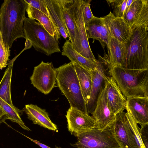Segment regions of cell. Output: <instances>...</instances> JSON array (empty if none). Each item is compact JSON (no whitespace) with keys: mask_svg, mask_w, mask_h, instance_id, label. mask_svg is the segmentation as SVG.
<instances>
[{"mask_svg":"<svg viewBox=\"0 0 148 148\" xmlns=\"http://www.w3.org/2000/svg\"><path fill=\"white\" fill-rule=\"evenodd\" d=\"M27 6L25 0H5L1 5L0 29L8 51L15 40L24 37L23 24Z\"/></svg>","mask_w":148,"mask_h":148,"instance_id":"cell-1","label":"cell"},{"mask_svg":"<svg viewBox=\"0 0 148 148\" xmlns=\"http://www.w3.org/2000/svg\"><path fill=\"white\" fill-rule=\"evenodd\" d=\"M108 73L114 79L126 99L148 97V69L134 70L120 66H113L108 62Z\"/></svg>","mask_w":148,"mask_h":148,"instance_id":"cell-2","label":"cell"},{"mask_svg":"<svg viewBox=\"0 0 148 148\" xmlns=\"http://www.w3.org/2000/svg\"><path fill=\"white\" fill-rule=\"evenodd\" d=\"M125 43L121 66L128 69H148V27L136 26Z\"/></svg>","mask_w":148,"mask_h":148,"instance_id":"cell-3","label":"cell"},{"mask_svg":"<svg viewBox=\"0 0 148 148\" xmlns=\"http://www.w3.org/2000/svg\"><path fill=\"white\" fill-rule=\"evenodd\" d=\"M55 70L57 86L67 99L71 107L88 114L86 103L72 62L65 63L55 69Z\"/></svg>","mask_w":148,"mask_h":148,"instance_id":"cell-4","label":"cell"},{"mask_svg":"<svg viewBox=\"0 0 148 148\" xmlns=\"http://www.w3.org/2000/svg\"><path fill=\"white\" fill-rule=\"evenodd\" d=\"M24 38L37 51L49 56L61 51L59 42L35 20L25 17L23 27Z\"/></svg>","mask_w":148,"mask_h":148,"instance_id":"cell-5","label":"cell"},{"mask_svg":"<svg viewBox=\"0 0 148 148\" xmlns=\"http://www.w3.org/2000/svg\"><path fill=\"white\" fill-rule=\"evenodd\" d=\"M112 123L103 130L96 127L81 133L77 141L70 145L76 148H121L113 134Z\"/></svg>","mask_w":148,"mask_h":148,"instance_id":"cell-6","label":"cell"},{"mask_svg":"<svg viewBox=\"0 0 148 148\" xmlns=\"http://www.w3.org/2000/svg\"><path fill=\"white\" fill-rule=\"evenodd\" d=\"M82 0H73V15L75 25L73 48L84 57L96 60L91 49L86 34L82 14Z\"/></svg>","mask_w":148,"mask_h":148,"instance_id":"cell-7","label":"cell"},{"mask_svg":"<svg viewBox=\"0 0 148 148\" xmlns=\"http://www.w3.org/2000/svg\"><path fill=\"white\" fill-rule=\"evenodd\" d=\"M112 125L115 138L121 148H141L131 129L126 112L123 111L117 114Z\"/></svg>","mask_w":148,"mask_h":148,"instance_id":"cell-8","label":"cell"},{"mask_svg":"<svg viewBox=\"0 0 148 148\" xmlns=\"http://www.w3.org/2000/svg\"><path fill=\"white\" fill-rule=\"evenodd\" d=\"M30 80L34 86L41 92L45 94L50 93L56 82L55 69L52 63L42 60L34 67Z\"/></svg>","mask_w":148,"mask_h":148,"instance_id":"cell-9","label":"cell"},{"mask_svg":"<svg viewBox=\"0 0 148 148\" xmlns=\"http://www.w3.org/2000/svg\"><path fill=\"white\" fill-rule=\"evenodd\" d=\"M68 131L72 135L77 137L81 133L97 127L94 119L75 108L70 107L65 116Z\"/></svg>","mask_w":148,"mask_h":148,"instance_id":"cell-10","label":"cell"},{"mask_svg":"<svg viewBox=\"0 0 148 148\" xmlns=\"http://www.w3.org/2000/svg\"><path fill=\"white\" fill-rule=\"evenodd\" d=\"M98 60L97 69L90 71L92 79V87L90 97L86 104L88 114L94 111L95 107L98 96L105 84L106 69L105 66L108 62L107 57Z\"/></svg>","mask_w":148,"mask_h":148,"instance_id":"cell-11","label":"cell"},{"mask_svg":"<svg viewBox=\"0 0 148 148\" xmlns=\"http://www.w3.org/2000/svg\"><path fill=\"white\" fill-rule=\"evenodd\" d=\"M91 114L96 122L97 127L101 130L110 125L115 118L116 115L108 103L105 84L98 96L95 107Z\"/></svg>","mask_w":148,"mask_h":148,"instance_id":"cell-12","label":"cell"},{"mask_svg":"<svg viewBox=\"0 0 148 148\" xmlns=\"http://www.w3.org/2000/svg\"><path fill=\"white\" fill-rule=\"evenodd\" d=\"M123 18L131 29L138 26L148 27V0H134Z\"/></svg>","mask_w":148,"mask_h":148,"instance_id":"cell-13","label":"cell"},{"mask_svg":"<svg viewBox=\"0 0 148 148\" xmlns=\"http://www.w3.org/2000/svg\"><path fill=\"white\" fill-rule=\"evenodd\" d=\"M101 18L111 36L123 43L127 41L131 34V29L123 17H115L110 12L108 15Z\"/></svg>","mask_w":148,"mask_h":148,"instance_id":"cell-14","label":"cell"},{"mask_svg":"<svg viewBox=\"0 0 148 148\" xmlns=\"http://www.w3.org/2000/svg\"><path fill=\"white\" fill-rule=\"evenodd\" d=\"M105 79L108 103L116 115L126 109L127 99L113 77L106 75Z\"/></svg>","mask_w":148,"mask_h":148,"instance_id":"cell-15","label":"cell"},{"mask_svg":"<svg viewBox=\"0 0 148 148\" xmlns=\"http://www.w3.org/2000/svg\"><path fill=\"white\" fill-rule=\"evenodd\" d=\"M126 107L138 124H148V97L127 99Z\"/></svg>","mask_w":148,"mask_h":148,"instance_id":"cell-16","label":"cell"},{"mask_svg":"<svg viewBox=\"0 0 148 148\" xmlns=\"http://www.w3.org/2000/svg\"><path fill=\"white\" fill-rule=\"evenodd\" d=\"M23 110L27 118L33 123L54 131L57 130L56 125L51 121L45 109L39 108L36 105L30 104L25 105Z\"/></svg>","mask_w":148,"mask_h":148,"instance_id":"cell-17","label":"cell"},{"mask_svg":"<svg viewBox=\"0 0 148 148\" xmlns=\"http://www.w3.org/2000/svg\"><path fill=\"white\" fill-rule=\"evenodd\" d=\"M85 28L88 39L92 38L99 41L103 47L108 45L109 34L101 18L94 16L85 24Z\"/></svg>","mask_w":148,"mask_h":148,"instance_id":"cell-18","label":"cell"},{"mask_svg":"<svg viewBox=\"0 0 148 148\" xmlns=\"http://www.w3.org/2000/svg\"><path fill=\"white\" fill-rule=\"evenodd\" d=\"M62 55L67 57L72 62H74L90 71L95 70L98 60L86 58L77 52L73 47L71 42L66 40L62 47Z\"/></svg>","mask_w":148,"mask_h":148,"instance_id":"cell-19","label":"cell"},{"mask_svg":"<svg viewBox=\"0 0 148 148\" xmlns=\"http://www.w3.org/2000/svg\"><path fill=\"white\" fill-rule=\"evenodd\" d=\"M50 18L57 27L60 36L66 39L69 35L58 0H44Z\"/></svg>","mask_w":148,"mask_h":148,"instance_id":"cell-20","label":"cell"},{"mask_svg":"<svg viewBox=\"0 0 148 148\" xmlns=\"http://www.w3.org/2000/svg\"><path fill=\"white\" fill-rule=\"evenodd\" d=\"M26 12L29 18L38 21L51 36L58 41L60 39L61 36L57 27L49 16L28 4Z\"/></svg>","mask_w":148,"mask_h":148,"instance_id":"cell-21","label":"cell"},{"mask_svg":"<svg viewBox=\"0 0 148 148\" xmlns=\"http://www.w3.org/2000/svg\"><path fill=\"white\" fill-rule=\"evenodd\" d=\"M64 21L68 32L69 40L72 44L75 38V25L73 15V0H58Z\"/></svg>","mask_w":148,"mask_h":148,"instance_id":"cell-22","label":"cell"},{"mask_svg":"<svg viewBox=\"0 0 148 148\" xmlns=\"http://www.w3.org/2000/svg\"><path fill=\"white\" fill-rule=\"evenodd\" d=\"M110 64L113 66H122L125 49V43L121 42L109 35L107 46Z\"/></svg>","mask_w":148,"mask_h":148,"instance_id":"cell-23","label":"cell"},{"mask_svg":"<svg viewBox=\"0 0 148 148\" xmlns=\"http://www.w3.org/2000/svg\"><path fill=\"white\" fill-rule=\"evenodd\" d=\"M76 71L84 99L87 103L92 87V79L90 72L78 64L72 62Z\"/></svg>","mask_w":148,"mask_h":148,"instance_id":"cell-24","label":"cell"},{"mask_svg":"<svg viewBox=\"0 0 148 148\" xmlns=\"http://www.w3.org/2000/svg\"><path fill=\"white\" fill-rule=\"evenodd\" d=\"M13 62L8 64L0 82V97L9 104L13 105L11 95L10 84Z\"/></svg>","mask_w":148,"mask_h":148,"instance_id":"cell-25","label":"cell"},{"mask_svg":"<svg viewBox=\"0 0 148 148\" xmlns=\"http://www.w3.org/2000/svg\"><path fill=\"white\" fill-rule=\"evenodd\" d=\"M0 105L7 113L9 119L18 124L24 130L28 131L31 130L27 126L22 120L19 113V110L13 105L7 103L0 97Z\"/></svg>","mask_w":148,"mask_h":148,"instance_id":"cell-26","label":"cell"},{"mask_svg":"<svg viewBox=\"0 0 148 148\" xmlns=\"http://www.w3.org/2000/svg\"><path fill=\"white\" fill-rule=\"evenodd\" d=\"M127 0H111L107 1L113 9L112 13L115 17H123Z\"/></svg>","mask_w":148,"mask_h":148,"instance_id":"cell-27","label":"cell"},{"mask_svg":"<svg viewBox=\"0 0 148 148\" xmlns=\"http://www.w3.org/2000/svg\"><path fill=\"white\" fill-rule=\"evenodd\" d=\"M10 51L6 49L2 38L1 32L0 33V69H2L6 67L8 61L9 60Z\"/></svg>","mask_w":148,"mask_h":148,"instance_id":"cell-28","label":"cell"},{"mask_svg":"<svg viewBox=\"0 0 148 148\" xmlns=\"http://www.w3.org/2000/svg\"><path fill=\"white\" fill-rule=\"evenodd\" d=\"M82 14L85 24L90 21L95 16L90 8L91 0H82Z\"/></svg>","mask_w":148,"mask_h":148,"instance_id":"cell-29","label":"cell"},{"mask_svg":"<svg viewBox=\"0 0 148 148\" xmlns=\"http://www.w3.org/2000/svg\"><path fill=\"white\" fill-rule=\"evenodd\" d=\"M25 1L28 5L42 12L50 18L44 0Z\"/></svg>","mask_w":148,"mask_h":148,"instance_id":"cell-30","label":"cell"},{"mask_svg":"<svg viewBox=\"0 0 148 148\" xmlns=\"http://www.w3.org/2000/svg\"><path fill=\"white\" fill-rule=\"evenodd\" d=\"M140 133L144 148H148V124L141 125Z\"/></svg>","mask_w":148,"mask_h":148,"instance_id":"cell-31","label":"cell"},{"mask_svg":"<svg viewBox=\"0 0 148 148\" xmlns=\"http://www.w3.org/2000/svg\"><path fill=\"white\" fill-rule=\"evenodd\" d=\"M7 119H9L8 114L0 105V124L4 123L8 125L5 121Z\"/></svg>","mask_w":148,"mask_h":148,"instance_id":"cell-32","label":"cell"},{"mask_svg":"<svg viewBox=\"0 0 148 148\" xmlns=\"http://www.w3.org/2000/svg\"><path fill=\"white\" fill-rule=\"evenodd\" d=\"M24 136H25L27 138L29 139L31 141L34 142L35 144H36L38 145L39 147L42 148H51L48 146H47L43 143H40L39 141L36 140H34L31 138H30L27 136L24 135ZM55 148H62L61 147H60L57 146H55Z\"/></svg>","mask_w":148,"mask_h":148,"instance_id":"cell-33","label":"cell"},{"mask_svg":"<svg viewBox=\"0 0 148 148\" xmlns=\"http://www.w3.org/2000/svg\"><path fill=\"white\" fill-rule=\"evenodd\" d=\"M134 1V0H127L126 3V8L125 11V13L128 10L130 7L131 4Z\"/></svg>","mask_w":148,"mask_h":148,"instance_id":"cell-34","label":"cell"},{"mask_svg":"<svg viewBox=\"0 0 148 148\" xmlns=\"http://www.w3.org/2000/svg\"><path fill=\"white\" fill-rule=\"evenodd\" d=\"M0 32H1V31H0Z\"/></svg>","mask_w":148,"mask_h":148,"instance_id":"cell-35","label":"cell"}]
</instances>
